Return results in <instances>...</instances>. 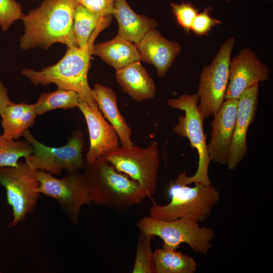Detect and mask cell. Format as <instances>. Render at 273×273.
<instances>
[{
    "mask_svg": "<svg viewBox=\"0 0 273 273\" xmlns=\"http://www.w3.org/2000/svg\"><path fill=\"white\" fill-rule=\"evenodd\" d=\"M76 0H43L37 8L21 18L24 33L20 38L22 50L40 48L48 50L60 43L78 47L73 30V13Z\"/></svg>",
    "mask_w": 273,
    "mask_h": 273,
    "instance_id": "cell-1",
    "label": "cell"
},
{
    "mask_svg": "<svg viewBox=\"0 0 273 273\" xmlns=\"http://www.w3.org/2000/svg\"><path fill=\"white\" fill-rule=\"evenodd\" d=\"M109 24L108 21H104L95 29L85 49L68 47L64 56L56 64L39 71L24 68L22 75L34 85L54 83L58 88L74 91L88 106L98 108L88 84L87 74L94 41Z\"/></svg>",
    "mask_w": 273,
    "mask_h": 273,
    "instance_id": "cell-2",
    "label": "cell"
},
{
    "mask_svg": "<svg viewBox=\"0 0 273 273\" xmlns=\"http://www.w3.org/2000/svg\"><path fill=\"white\" fill-rule=\"evenodd\" d=\"M82 173L91 202L118 212H124L145 199L135 180L117 171L103 157L86 162Z\"/></svg>",
    "mask_w": 273,
    "mask_h": 273,
    "instance_id": "cell-3",
    "label": "cell"
},
{
    "mask_svg": "<svg viewBox=\"0 0 273 273\" xmlns=\"http://www.w3.org/2000/svg\"><path fill=\"white\" fill-rule=\"evenodd\" d=\"M189 186L171 181L167 189L169 203L164 205L153 203L150 216L163 220L186 217L199 222L205 221L218 203L220 193L212 184Z\"/></svg>",
    "mask_w": 273,
    "mask_h": 273,
    "instance_id": "cell-4",
    "label": "cell"
},
{
    "mask_svg": "<svg viewBox=\"0 0 273 273\" xmlns=\"http://www.w3.org/2000/svg\"><path fill=\"white\" fill-rule=\"evenodd\" d=\"M199 99L196 94L180 95L178 98L169 99L167 105L173 109L184 111V116H179L178 123L173 131L181 137L187 138L192 148L196 149L198 154V168L195 173L191 176L183 172L175 180V182L190 185L199 183L205 185L211 184L208 175L210 162L206 135L204 132V119L198 107Z\"/></svg>",
    "mask_w": 273,
    "mask_h": 273,
    "instance_id": "cell-5",
    "label": "cell"
},
{
    "mask_svg": "<svg viewBox=\"0 0 273 273\" xmlns=\"http://www.w3.org/2000/svg\"><path fill=\"white\" fill-rule=\"evenodd\" d=\"M136 226L140 233L160 237L162 247L177 250L181 244H187L194 252L203 255L212 247L215 236L212 228L201 226L198 221L186 217L163 220L144 216Z\"/></svg>",
    "mask_w": 273,
    "mask_h": 273,
    "instance_id": "cell-6",
    "label": "cell"
},
{
    "mask_svg": "<svg viewBox=\"0 0 273 273\" xmlns=\"http://www.w3.org/2000/svg\"><path fill=\"white\" fill-rule=\"evenodd\" d=\"M102 157L117 171L136 181L145 199L155 194L161 163L156 141L153 140L146 148L120 145Z\"/></svg>",
    "mask_w": 273,
    "mask_h": 273,
    "instance_id": "cell-7",
    "label": "cell"
},
{
    "mask_svg": "<svg viewBox=\"0 0 273 273\" xmlns=\"http://www.w3.org/2000/svg\"><path fill=\"white\" fill-rule=\"evenodd\" d=\"M23 135L33 148L32 153L24 157L25 162L33 169L60 175L63 170L72 173L85 166L82 151L86 144L83 133L79 130L73 131L67 143L60 147L42 144L28 130Z\"/></svg>",
    "mask_w": 273,
    "mask_h": 273,
    "instance_id": "cell-8",
    "label": "cell"
},
{
    "mask_svg": "<svg viewBox=\"0 0 273 273\" xmlns=\"http://www.w3.org/2000/svg\"><path fill=\"white\" fill-rule=\"evenodd\" d=\"M235 44L234 37L228 38L220 47L211 63L205 65L202 70L196 95L199 99L198 107L204 119L213 116L225 100L231 56Z\"/></svg>",
    "mask_w": 273,
    "mask_h": 273,
    "instance_id": "cell-9",
    "label": "cell"
},
{
    "mask_svg": "<svg viewBox=\"0 0 273 273\" xmlns=\"http://www.w3.org/2000/svg\"><path fill=\"white\" fill-rule=\"evenodd\" d=\"M36 171L20 161L15 166L0 167V184L6 190L8 203L13 210L10 228L24 220L36 205L40 196Z\"/></svg>",
    "mask_w": 273,
    "mask_h": 273,
    "instance_id": "cell-10",
    "label": "cell"
},
{
    "mask_svg": "<svg viewBox=\"0 0 273 273\" xmlns=\"http://www.w3.org/2000/svg\"><path fill=\"white\" fill-rule=\"evenodd\" d=\"M36 176L39 193L55 199L70 221L77 223L81 207L92 203L83 174L78 171L58 178L48 172L37 170Z\"/></svg>",
    "mask_w": 273,
    "mask_h": 273,
    "instance_id": "cell-11",
    "label": "cell"
},
{
    "mask_svg": "<svg viewBox=\"0 0 273 273\" xmlns=\"http://www.w3.org/2000/svg\"><path fill=\"white\" fill-rule=\"evenodd\" d=\"M269 69L252 50L246 47L231 59L225 99H238L245 90L269 79Z\"/></svg>",
    "mask_w": 273,
    "mask_h": 273,
    "instance_id": "cell-12",
    "label": "cell"
},
{
    "mask_svg": "<svg viewBox=\"0 0 273 273\" xmlns=\"http://www.w3.org/2000/svg\"><path fill=\"white\" fill-rule=\"evenodd\" d=\"M238 99H225L211 121V140L207 145L210 161L226 165L236 121Z\"/></svg>",
    "mask_w": 273,
    "mask_h": 273,
    "instance_id": "cell-13",
    "label": "cell"
},
{
    "mask_svg": "<svg viewBox=\"0 0 273 273\" xmlns=\"http://www.w3.org/2000/svg\"><path fill=\"white\" fill-rule=\"evenodd\" d=\"M258 94L259 85L257 84L245 90L238 99L236 121L226 164L229 170L235 169L247 154V134L255 119Z\"/></svg>",
    "mask_w": 273,
    "mask_h": 273,
    "instance_id": "cell-14",
    "label": "cell"
},
{
    "mask_svg": "<svg viewBox=\"0 0 273 273\" xmlns=\"http://www.w3.org/2000/svg\"><path fill=\"white\" fill-rule=\"evenodd\" d=\"M78 108L85 118L89 135L86 162L92 163L118 147L119 139L114 127L98 108L91 107L81 100Z\"/></svg>",
    "mask_w": 273,
    "mask_h": 273,
    "instance_id": "cell-15",
    "label": "cell"
},
{
    "mask_svg": "<svg viewBox=\"0 0 273 273\" xmlns=\"http://www.w3.org/2000/svg\"><path fill=\"white\" fill-rule=\"evenodd\" d=\"M135 45L140 61L153 65L160 77L166 74L181 50L179 43L167 39L155 28L148 31Z\"/></svg>",
    "mask_w": 273,
    "mask_h": 273,
    "instance_id": "cell-16",
    "label": "cell"
},
{
    "mask_svg": "<svg viewBox=\"0 0 273 273\" xmlns=\"http://www.w3.org/2000/svg\"><path fill=\"white\" fill-rule=\"evenodd\" d=\"M92 92L99 110L115 130L122 146H130L132 130L119 110L117 95L114 90L99 83H95Z\"/></svg>",
    "mask_w": 273,
    "mask_h": 273,
    "instance_id": "cell-17",
    "label": "cell"
},
{
    "mask_svg": "<svg viewBox=\"0 0 273 273\" xmlns=\"http://www.w3.org/2000/svg\"><path fill=\"white\" fill-rule=\"evenodd\" d=\"M113 15L119 26L117 35L134 44L158 25L154 19L135 13L126 0H114Z\"/></svg>",
    "mask_w": 273,
    "mask_h": 273,
    "instance_id": "cell-18",
    "label": "cell"
},
{
    "mask_svg": "<svg viewBox=\"0 0 273 273\" xmlns=\"http://www.w3.org/2000/svg\"><path fill=\"white\" fill-rule=\"evenodd\" d=\"M116 79L123 91L137 102L152 99L156 94L155 83L140 61L117 70Z\"/></svg>",
    "mask_w": 273,
    "mask_h": 273,
    "instance_id": "cell-19",
    "label": "cell"
},
{
    "mask_svg": "<svg viewBox=\"0 0 273 273\" xmlns=\"http://www.w3.org/2000/svg\"><path fill=\"white\" fill-rule=\"evenodd\" d=\"M93 55L116 70L141 61L135 44L118 35L110 40L94 44Z\"/></svg>",
    "mask_w": 273,
    "mask_h": 273,
    "instance_id": "cell-20",
    "label": "cell"
},
{
    "mask_svg": "<svg viewBox=\"0 0 273 273\" xmlns=\"http://www.w3.org/2000/svg\"><path fill=\"white\" fill-rule=\"evenodd\" d=\"M37 115L33 104L11 101L1 116L2 134L14 140L19 139L34 124Z\"/></svg>",
    "mask_w": 273,
    "mask_h": 273,
    "instance_id": "cell-21",
    "label": "cell"
},
{
    "mask_svg": "<svg viewBox=\"0 0 273 273\" xmlns=\"http://www.w3.org/2000/svg\"><path fill=\"white\" fill-rule=\"evenodd\" d=\"M156 273H194L195 260L175 249L162 247L154 251Z\"/></svg>",
    "mask_w": 273,
    "mask_h": 273,
    "instance_id": "cell-22",
    "label": "cell"
},
{
    "mask_svg": "<svg viewBox=\"0 0 273 273\" xmlns=\"http://www.w3.org/2000/svg\"><path fill=\"white\" fill-rule=\"evenodd\" d=\"M111 16L97 15L78 4L74 11L73 20L74 36L77 47L85 49L95 29Z\"/></svg>",
    "mask_w": 273,
    "mask_h": 273,
    "instance_id": "cell-23",
    "label": "cell"
},
{
    "mask_svg": "<svg viewBox=\"0 0 273 273\" xmlns=\"http://www.w3.org/2000/svg\"><path fill=\"white\" fill-rule=\"evenodd\" d=\"M80 100L76 92L58 88L54 92L42 93L33 105L37 114L41 115L56 109L78 107Z\"/></svg>",
    "mask_w": 273,
    "mask_h": 273,
    "instance_id": "cell-24",
    "label": "cell"
},
{
    "mask_svg": "<svg viewBox=\"0 0 273 273\" xmlns=\"http://www.w3.org/2000/svg\"><path fill=\"white\" fill-rule=\"evenodd\" d=\"M15 140L0 135V167L15 166L20 158L32 153L33 148L28 141Z\"/></svg>",
    "mask_w": 273,
    "mask_h": 273,
    "instance_id": "cell-25",
    "label": "cell"
},
{
    "mask_svg": "<svg viewBox=\"0 0 273 273\" xmlns=\"http://www.w3.org/2000/svg\"><path fill=\"white\" fill-rule=\"evenodd\" d=\"M154 236L140 233L132 273H156L154 251L151 242Z\"/></svg>",
    "mask_w": 273,
    "mask_h": 273,
    "instance_id": "cell-26",
    "label": "cell"
},
{
    "mask_svg": "<svg viewBox=\"0 0 273 273\" xmlns=\"http://www.w3.org/2000/svg\"><path fill=\"white\" fill-rule=\"evenodd\" d=\"M23 15L22 6L19 2L15 0H0V28L3 31H7Z\"/></svg>",
    "mask_w": 273,
    "mask_h": 273,
    "instance_id": "cell-27",
    "label": "cell"
},
{
    "mask_svg": "<svg viewBox=\"0 0 273 273\" xmlns=\"http://www.w3.org/2000/svg\"><path fill=\"white\" fill-rule=\"evenodd\" d=\"M172 12L177 23L187 32L191 31L193 22L198 10L191 3H170Z\"/></svg>",
    "mask_w": 273,
    "mask_h": 273,
    "instance_id": "cell-28",
    "label": "cell"
},
{
    "mask_svg": "<svg viewBox=\"0 0 273 273\" xmlns=\"http://www.w3.org/2000/svg\"><path fill=\"white\" fill-rule=\"evenodd\" d=\"M211 10L212 7H209L196 15L191 28V30L196 35H206L213 27L221 23L210 16Z\"/></svg>",
    "mask_w": 273,
    "mask_h": 273,
    "instance_id": "cell-29",
    "label": "cell"
},
{
    "mask_svg": "<svg viewBox=\"0 0 273 273\" xmlns=\"http://www.w3.org/2000/svg\"><path fill=\"white\" fill-rule=\"evenodd\" d=\"M88 11L102 16L113 15L114 0H76Z\"/></svg>",
    "mask_w": 273,
    "mask_h": 273,
    "instance_id": "cell-30",
    "label": "cell"
},
{
    "mask_svg": "<svg viewBox=\"0 0 273 273\" xmlns=\"http://www.w3.org/2000/svg\"><path fill=\"white\" fill-rule=\"evenodd\" d=\"M11 102L8 90L3 83L0 81V115H3L7 105Z\"/></svg>",
    "mask_w": 273,
    "mask_h": 273,
    "instance_id": "cell-31",
    "label": "cell"
},
{
    "mask_svg": "<svg viewBox=\"0 0 273 273\" xmlns=\"http://www.w3.org/2000/svg\"><path fill=\"white\" fill-rule=\"evenodd\" d=\"M226 1L227 2H231L232 0H226Z\"/></svg>",
    "mask_w": 273,
    "mask_h": 273,
    "instance_id": "cell-32",
    "label": "cell"
},
{
    "mask_svg": "<svg viewBox=\"0 0 273 273\" xmlns=\"http://www.w3.org/2000/svg\"><path fill=\"white\" fill-rule=\"evenodd\" d=\"M270 1H272V0H270Z\"/></svg>",
    "mask_w": 273,
    "mask_h": 273,
    "instance_id": "cell-33",
    "label": "cell"
}]
</instances>
